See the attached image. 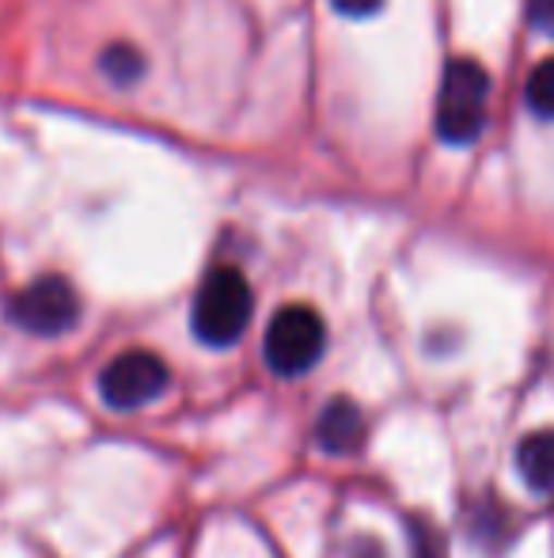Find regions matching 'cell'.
<instances>
[{
	"label": "cell",
	"instance_id": "cell-1",
	"mask_svg": "<svg viewBox=\"0 0 554 558\" xmlns=\"http://www.w3.org/2000/svg\"><path fill=\"white\" fill-rule=\"evenodd\" d=\"M251 308H255V296L244 274L236 266H217V270L206 274L198 296H194V312H190L194 335L206 345H213V350H224V345L239 342V335L247 331Z\"/></svg>",
	"mask_w": 554,
	"mask_h": 558
},
{
	"label": "cell",
	"instance_id": "cell-2",
	"mask_svg": "<svg viewBox=\"0 0 554 558\" xmlns=\"http://www.w3.org/2000/svg\"><path fill=\"white\" fill-rule=\"evenodd\" d=\"M487 99H490V76L479 61L456 58L448 61L436 96V133L448 145H471L487 122Z\"/></svg>",
	"mask_w": 554,
	"mask_h": 558
},
{
	"label": "cell",
	"instance_id": "cell-3",
	"mask_svg": "<svg viewBox=\"0 0 554 558\" xmlns=\"http://www.w3.org/2000/svg\"><path fill=\"white\" fill-rule=\"evenodd\" d=\"M327 345V327L319 319L316 308L308 304H288L281 308L267 327L262 338V353H267V365L278 376H304L319 357H323Z\"/></svg>",
	"mask_w": 554,
	"mask_h": 558
},
{
	"label": "cell",
	"instance_id": "cell-4",
	"mask_svg": "<svg viewBox=\"0 0 554 558\" xmlns=\"http://www.w3.org/2000/svg\"><path fill=\"white\" fill-rule=\"evenodd\" d=\"M168 365L152 350H126L103 368L99 376V396L111 411H140L156 403L168 391Z\"/></svg>",
	"mask_w": 554,
	"mask_h": 558
},
{
	"label": "cell",
	"instance_id": "cell-5",
	"mask_svg": "<svg viewBox=\"0 0 554 558\" xmlns=\"http://www.w3.org/2000/svg\"><path fill=\"white\" fill-rule=\"evenodd\" d=\"M8 316H12L15 327H23V331L53 338L76 327V319H81V296H76V289L69 286L65 278L46 274V278L30 281L27 289H20V293L12 296Z\"/></svg>",
	"mask_w": 554,
	"mask_h": 558
},
{
	"label": "cell",
	"instance_id": "cell-6",
	"mask_svg": "<svg viewBox=\"0 0 554 558\" xmlns=\"http://www.w3.org/2000/svg\"><path fill=\"white\" fill-rule=\"evenodd\" d=\"M365 437V418H361V407L354 399H331L323 407L316 422V441L323 452L331 456H346V452H357Z\"/></svg>",
	"mask_w": 554,
	"mask_h": 558
},
{
	"label": "cell",
	"instance_id": "cell-7",
	"mask_svg": "<svg viewBox=\"0 0 554 558\" xmlns=\"http://www.w3.org/2000/svg\"><path fill=\"white\" fill-rule=\"evenodd\" d=\"M517 471L528 490L554 494V429H535L517 445Z\"/></svg>",
	"mask_w": 554,
	"mask_h": 558
},
{
	"label": "cell",
	"instance_id": "cell-8",
	"mask_svg": "<svg viewBox=\"0 0 554 558\" xmlns=\"http://www.w3.org/2000/svg\"><path fill=\"white\" fill-rule=\"evenodd\" d=\"M99 65H103V73L111 76L114 84H134L140 76V69H145V61H140V53L134 50V46L114 43V46H107V50H103Z\"/></svg>",
	"mask_w": 554,
	"mask_h": 558
},
{
	"label": "cell",
	"instance_id": "cell-9",
	"mask_svg": "<svg viewBox=\"0 0 554 558\" xmlns=\"http://www.w3.org/2000/svg\"><path fill=\"white\" fill-rule=\"evenodd\" d=\"M525 104L540 118H554V58L535 65V73L525 84Z\"/></svg>",
	"mask_w": 554,
	"mask_h": 558
},
{
	"label": "cell",
	"instance_id": "cell-10",
	"mask_svg": "<svg viewBox=\"0 0 554 558\" xmlns=\"http://www.w3.org/2000/svg\"><path fill=\"white\" fill-rule=\"evenodd\" d=\"M528 23L543 35H554V0H528Z\"/></svg>",
	"mask_w": 554,
	"mask_h": 558
},
{
	"label": "cell",
	"instance_id": "cell-11",
	"mask_svg": "<svg viewBox=\"0 0 554 558\" xmlns=\"http://www.w3.org/2000/svg\"><path fill=\"white\" fill-rule=\"evenodd\" d=\"M334 8H338L342 15H354V20H365V15L380 12L384 8V0H331Z\"/></svg>",
	"mask_w": 554,
	"mask_h": 558
},
{
	"label": "cell",
	"instance_id": "cell-12",
	"mask_svg": "<svg viewBox=\"0 0 554 558\" xmlns=\"http://www.w3.org/2000/svg\"><path fill=\"white\" fill-rule=\"evenodd\" d=\"M418 558H436V536H433V532H418Z\"/></svg>",
	"mask_w": 554,
	"mask_h": 558
}]
</instances>
